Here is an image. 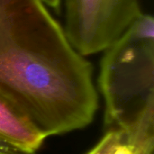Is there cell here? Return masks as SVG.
<instances>
[{
    "instance_id": "obj_4",
    "label": "cell",
    "mask_w": 154,
    "mask_h": 154,
    "mask_svg": "<svg viewBox=\"0 0 154 154\" xmlns=\"http://www.w3.org/2000/svg\"><path fill=\"white\" fill-rule=\"evenodd\" d=\"M46 138L23 111L0 92V140L23 154H35Z\"/></svg>"
},
{
    "instance_id": "obj_7",
    "label": "cell",
    "mask_w": 154,
    "mask_h": 154,
    "mask_svg": "<svg viewBox=\"0 0 154 154\" xmlns=\"http://www.w3.org/2000/svg\"><path fill=\"white\" fill-rule=\"evenodd\" d=\"M45 5L49 7L53 8L57 12H59L60 6H61V0H42Z\"/></svg>"
},
{
    "instance_id": "obj_3",
    "label": "cell",
    "mask_w": 154,
    "mask_h": 154,
    "mask_svg": "<svg viewBox=\"0 0 154 154\" xmlns=\"http://www.w3.org/2000/svg\"><path fill=\"white\" fill-rule=\"evenodd\" d=\"M65 32L87 57L102 52L143 13L140 0H61Z\"/></svg>"
},
{
    "instance_id": "obj_6",
    "label": "cell",
    "mask_w": 154,
    "mask_h": 154,
    "mask_svg": "<svg viewBox=\"0 0 154 154\" xmlns=\"http://www.w3.org/2000/svg\"><path fill=\"white\" fill-rule=\"evenodd\" d=\"M0 154H23L0 140Z\"/></svg>"
},
{
    "instance_id": "obj_5",
    "label": "cell",
    "mask_w": 154,
    "mask_h": 154,
    "mask_svg": "<svg viewBox=\"0 0 154 154\" xmlns=\"http://www.w3.org/2000/svg\"><path fill=\"white\" fill-rule=\"evenodd\" d=\"M122 143V136L118 132L106 131V134L87 154H115Z\"/></svg>"
},
{
    "instance_id": "obj_1",
    "label": "cell",
    "mask_w": 154,
    "mask_h": 154,
    "mask_svg": "<svg viewBox=\"0 0 154 154\" xmlns=\"http://www.w3.org/2000/svg\"><path fill=\"white\" fill-rule=\"evenodd\" d=\"M0 92L47 138L95 117L93 66L42 0H0Z\"/></svg>"
},
{
    "instance_id": "obj_2",
    "label": "cell",
    "mask_w": 154,
    "mask_h": 154,
    "mask_svg": "<svg viewBox=\"0 0 154 154\" xmlns=\"http://www.w3.org/2000/svg\"><path fill=\"white\" fill-rule=\"evenodd\" d=\"M98 85L105 126L134 154L154 151V19L142 13L103 51Z\"/></svg>"
}]
</instances>
